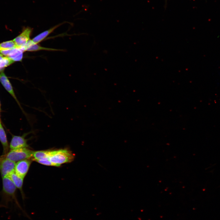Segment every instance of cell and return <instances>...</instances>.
<instances>
[{"mask_svg": "<svg viewBox=\"0 0 220 220\" xmlns=\"http://www.w3.org/2000/svg\"><path fill=\"white\" fill-rule=\"evenodd\" d=\"M14 62L13 60L8 57H4L2 60H0V68L7 67Z\"/></svg>", "mask_w": 220, "mask_h": 220, "instance_id": "cell-16", "label": "cell"}, {"mask_svg": "<svg viewBox=\"0 0 220 220\" xmlns=\"http://www.w3.org/2000/svg\"><path fill=\"white\" fill-rule=\"evenodd\" d=\"M0 122H1V121H0Z\"/></svg>", "mask_w": 220, "mask_h": 220, "instance_id": "cell-21", "label": "cell"}, {"mask_svg": "<svg viewBox=\"0 0 220 220\" xmlns=\"http://www.w3.org/2000/svg\"><path fill=\"white\" fill-rule=\"evenodd\" d=\"M2 183L0 208H8L10 203L12 204L14 203L16 206L24 212L16 197L17 188L11 179L8 177L2 178Z\"/></svg>", "mask_w": 220, "mask_h": 220, "instance_id": "cell-1", "label": "cell"}, {"mask_svg": "<svg viewBox=\"0 0 220 220\" xmlns=\"http://www.w3.org/2000/svg\"><path fill=\"white\" fill-rule=\"evenodd\" d=\"M3 57H3V55L2 54H0V60H2Z\"/></svg>", "mask_w": 220, "mask_h": 220, "instance_id": "cell-19", "label": "cell"}, {"mask_svg": "<svg viewBox=\"0 0 220 220\" xmlns=\"http://www.w3.org/2000/svg\"><path fill=\"white\" fill-rule=\"evenodd\" d=\"M29 159L23 160L16 163L14 171L23 178L27 174L32 162V160Z\"/></svg>", "mask_w": 220, "mask_h": 220, "instance_id": "cell-6", "label": "cell"}, {"mask_svg": "<svg viewBox=\"0 0 220 220\" xmlns=\"http://www.w3.org/2000/svg\"><path fill=\"white\" fill-rule=\"evenodd\" d=\"M51 151H34L31 160L34 161L36 160H49V157Z\"/></svg>", "mask_w": 220, "mask_h": 220, "instance_id": "cell-13", "label": "cell"}, {"mask_svg": "<svg viewBox=\"0 0 220 220\" xmlns=\"http://www.w3.org/2000/svg\"><path fill=\"white\" fill-rule=\"evenodd\" d=\"M16 48L17 46L13 40L4 42L0 44V50L11 49Z\"/></svg>", "mask_w": 220, "mask_h": 220, "instance_id": "cell-15", "label": "cell"}, {"mask_svg": "<svg viewBox=\"0 0 220 220\" xmlns=\"http://www.w3.org/2000/svg\"><path fill=\"white\" fill-rule=\"evenodd\" d=\"M40 50L47 51H61V50H59L52 48L45 47L41 46L38 44H35L32 42L31 44L28 46L25 50V51L30 52L36 51Z\"/></svg>", "mask_w": 220, "mask_h": 220, "instance_id": "cell-14", "label": "cell"}, {"mask_svg": "<svg viewBox=\"0 0 220 220\" xmlns=\"http://www.w3.org/2000/svg\"><path fill=\"white\" fill-rule=\"evenodd\" d=\"M8 177L11 179L16 188L20 190L22 194L23 199H24V196L23 192L22 187L24 178L17 175L15 171L11 173Z\"/></svg>", "mask_w": 220, "mask_h": 220, "instance_id": "cell-10", "label": "cell"}, {"mask_svg": "<svg viewBox=\"0 0 220 220\" xmlns=\"http://www.w3.org/2000/svg\"><path fill=\"white\" fill-rule=\"evenodd\" d=\"M15 164L3 156L0 158V173L2 178L8 177L14 171Z\"/></svg>", "mask_w": 220, "mask_h": 220, "instance_id": "cell-4", "label": "cell"}, {"mask_svg": "<svg viewBox=\"0 0 220 220\" xmlns=\"http://www.w3.org/2000/svg\"><path fill=\"white\" fill-rule=\"evenodd\" d=\"M11 49H7L0 50V53L3 55H5L7 57H8L11 51Z\"/></svg>", "mask_w": 220, "mask_h": 220, "instance_id": "cell-18", "label": "cell"}, {"mask_svg": "<svg viewBox=\"0 0 220 220\" xmlns=\"http://www.w3.org/2000/svg\"><path fill=\"white\" fill-rule=\"evenodd\" d=\"M33 132L34 131H31L25 133L22 136H13L9 146L10 150L28 147V145L27 144L28 140L25 138V137L28 134Z\"/></svg>", "mask_w": 220, "mask_h": 220, "instance_id": "cell-5", "label": "cell"}, {"mask_svg": "<svg viewBox=\"0 0 220 220\" xmlns=\"http://www.w3.org/2000/svg\"><path fill=\"white\" fill-rule=\"evenodd\" d=\"M24 52L20 48H16L11 49L8 57L14 61H21Z\"/></svg>", "mask_w": 220, "mask_h": 220, "instance_id": "cell-12", "label": "cell"}, {"mask_svg": "<svg viewBox=\"0 0 220 220\" xmlns=\"http://www.w3.org/2000/svg\"><path fill=\"white\" fill-rule=\"evenodd\" d=\"M74 158V155L66 149L51 151L49 157V160L56 167H59L62 164L71 162Z\"/></svg>", "mask_w": 220, "mask_h": 220, "instance_id": "cell-2", "label": "cell"}, {"mask_svg": "<svg viewBox=\"0 0 220 220\" xmlns=\"http://www.w3.org/2000/svg\"><path fill=\"white\" fill-rule=\"evenodd\" d=\"M34 161L44 165L56 167V165L49 160H36Z\"/></svg>", "mask_w": 220, "mask_h": 220, "instance_id": "cell-17", "label": "cell"}, {"mask_svg": "<svg viewBox=\"0 0 220 220\" xmlns=\"http://www.w3.org/2000/svg\"><path fill=\"white\" fill-rule=\"evenodd\" d=\"M34 151L27 148L10 150L3 156L7 159L16 163L19 161L32 157Z\"/></svg>", "mask_w": 220, "mask_h": 220, "instance_id": "cell-3", "label": "cell"}, {"mask_svg": "<svg viewBox=\"0 0 220 220\" xmlns=\"http://www.w3.org/2000/svg\"></svg>", "mask_w": 220, "mask_h": 220, "instance_id": "cell-20", "label": "cell"}, {"mask_svg": "<svg viewBox=\"0 0 220 220\" xmlns=\"http://www.w3.org/2000/svg\"><path fill=\"white\" fill-rule=\"evenodd\" d=\"M0 81L6 90L12 96L19 105L13 87L6 76L3 72L0 74Z\"/></svg>", "mask_w": 220, "mask_h": 220, "instance_id": "cell-8", "label": "cell"}, {"mask_svg": "<svg viewBox=\"0 0 220 220\" xmlns=\"http://www.w3.org/2000/svg\"><path fill=\"white\" fill-rule=\"evenodd\" d=\"M33 29L30 27L24 28L22 32L13 40L17 48H20L24 46L30 40Z\"/></svg>", "mask_w": 220, "mask_h": 220, "instance_id": "cell-7", "label": "cell"}, {"mask_svg": "<svg viewBox=\"0 0 220 220\" xmlns=\"http://www.w3.org/2000/svg\"><path fill=\"white\" fill-rule=\"evenodd\" d=\"M63 24H64V23L58 24L47 30L41 32L31 39L32 41L34 44H38L44 40L56 28Z\"/></svg>", "mask_w": 220, "mask_h": 220, "instance_id": "cell-9", "label": "cell"}, {"mask_svg": "<svg viewBox=\"0 0 220 220\" xmlns=\"http://www.w3.org/2000/svg\"><path fill=\"white\" fill-rule=\"evenodd\" d=\"M0 141L3 148V154L6 155L9 151V146L6 134L4 129L0 122Z\"/></svg>", "mask_w": 220, "mask_h": 220, "instance_id": "cell-11", "label": "cell"}]
</instances>
